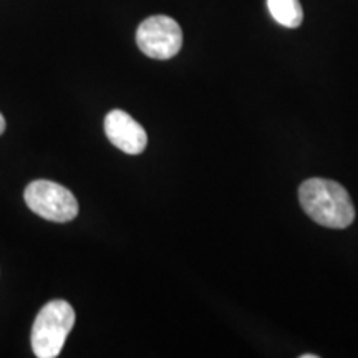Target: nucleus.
Returning <instances> with one entry per match:
<instances>
[{
    "instance_id": "obj_1",
    "label": "nucleus",
    "mask_w": 358,
    "mask_h": 358,
    "mask_svg": "<svg viewBox=\"0 0 358 358\" xmlns=\"http://www.w3.org/2000/svg\"><path fill=\"white\" fill-rule=\"evenodd\" d=\"M299 201L312 221L330 229H345L355 219L350 194L332 179H307L299 189Z\"/></svg>"
},
{
    "instance_id": "obj_2",
    "label": "nucleus",
    "mask_w": 358,
    "mask_h": 358,
    "mask_svg": "<svg viewBox=\"0 0 358 358\" xmlns=\"http://www.w3.org/2000/svg\"><path fill=\"white\" fill-rule=\"evenodd\" d=\"M75 324L73 307L65 301H52L38 312L32 327V348L38 358L60 355Z\"/></svg>"
},
{
    "instance_id": "obj_3",
    "label": "nucleus",
    "mask_w": 358,
    "mask_h": 358,
    "mask_svg": "<svg viewBox=\"0 0 358 358\" xmlns=\"http://www.w3.org/2000/svg\"><path fill=\"white\" fill-rule=\"evenodd\" d=\"M27 206L40 217L52 222H69L78 216V201L62 185L37 179L25 187Z\"/></svg>"
},
{
    "instance_id": "obj_4",
    "label": "nucleus",
    "mask_w": 358,
    "mask_h": 358,
    "mask_svg": "<svg viewBox=\"0 0 358 358\" xmlns=\"http://www.w3.org/2000/svg\"><path fill=\"white\" fill-rule=\"evenodd\" d=\"M136 43L146 57L155 60H169L181 50L182 30L171 17H150L138 27Z\"/></svg>"
},
{
    "instance_id": "obj_5",
    "label": "nucleus",
    "mask_w": 358,
    "mask_h": 358,
    "mask_svg": "<svg viewBox=\"0 0 358 358\" xmlns=\"http://www.w3.org/2000/svg\"><path fill=\"white\" fill-rule=\"evenodd\" d=\"M105 133L118 150L127 155H140L146 150L148 134L136 120L122 110H113L105 118Z\"/></svg>"
},
{
    "instance_id": "obj_6",
    "label": "nucleus",
    "mask_w": 358,
    "mask_h": 358,
    "mask_svg": "<svg viewBox=\"0 0 358 358\" xmlns=\"http://www.w3.org/2000/svg\"><path fill=\"white\" fill-rule=\"evenodd\" d=\"M267 8L277 24L297 29L303 20L302 6L299 0H267Z\"/></svg>"
},
{
    "instance_id": "obj_7",
    "label": "nucleus",
    "mask_w": 358,
    "mask_h": 358,
    "mask_svg": "<svg viewBox=\"0 0 358 358\" xmlns=\"http://www.w3.org/2000/svg\"><path fill=\"white\" fill-rule=\"evenodd\" d=\"M6 131V120H3V116L0 115V134Z\"/></svg>"
},
{
    "instance_id": "obj_8",
    "label": "nucleus",
    "mask_w": 358,
    "mask_h": 358,
    "mask_svg": "<svg viewBox=\"0 0 358 358\" xmlns=\"http://www.w3.org/2000/svg\"><path fill=\"white\" fill-rule=\"evenodd\" d=\"M301 358H319V355H310V353H306V355H302Z\"/></svg>"
}]
</instances>
